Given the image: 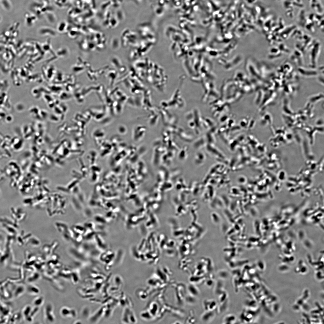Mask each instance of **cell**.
Here are the masks:
<instances>
[{"mask_svg":"<svg viewBox=\"0 0 324 324\" xmlns=\"http://www.w3.org/2000/svg\"><path fill=\"white\" fill-rule=\"evenodd\" d=\"M43 317L44 320L48 323H52L56 320L53 305L48 303L45 306L43 310Z\"/></svg>","mask_w":324,"mask_h":324,"instance_id":"1","label":"cell"},{"mask_svg":"<svg viewBox=\"0 0 324 324\" xmlns=\"http://www.w3.org/2000/svg\"><path fill=\"white\" fill-rule=\"evenodd\" d=\"M60 313L61 316L65 318H74L77 315V311L75 309L67 306L62 307Z\"/></svg>","mask_w":324,"mask_h":324,"instance_id":"2","label":"cell"},{"mask_svg":"<svg viewBox=\"0 0 324 324\" xmlns=\"http://www.w3.org/2000/svg\"><path fill=\"white\" fill-rule=\"evenodd\" d=\"M28 292L31 295H37L40 293L39 288L37 285H29L27 287Z\"/></svg>","mask_w":324,"mask_h":324,"instance_id":"3","label":"cell"},{"mask_svg":"<svg viewBox=\"0 0 324 324\" xmlns=\"http://www.w3.org/2000/svg\"><path fill=\"white\" fill-rule=\"evenodd\" d=\"M45 298L43 296L40 295L37 297L34 301L33 304L34 306L40 307L44 303Z\"/></svg>","mask_w":324,"mask_h":324,"instance_id":"4","label":"cell"},{"mask_svg":"<svg viewBox=\"0 0 324 324\" xmlns=\"http://www.w3.org/2000/svg\"><path fill=\"white\" fill-rule=\"evenodd\" d=\"M32 309L31 306L28 305L25 306L23 309V314L27 320H28L29 318V316H30Z\"/></svg>","mask_w":324,"mask_h":324,"instance_id":"5","label":"cell"},{"mask_svg":"<svg viewBox=\"0 0 324 324\" xmlns=\"http://www.w3.org/2000/svg\"><path fill=\"white\" fill-rule=\"evenodd\" d=\"M81 322L80 320H77L74 321L73 323L74 324H80L81 323Z\"/></svg>","mask_w":324,"mask_h":324,"instance_id":"6","label":"cell"}]
</instances>
